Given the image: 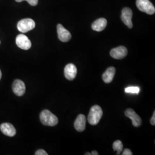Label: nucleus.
I'll list each match as a JSON object with an SVG mask.
<instances>
[{
    "instance_id": "obj_1",
    "label": "nucleus",
    "mask_w": 155,
    "mask_h": 155,
    "mask_svg": "<svg viewBox=\"0 0 155 155\" xmlns=\"http://www.w3.org/2000/svg\"><path fill=\"white\" fill-rule=\"evenodd\" d=\"M41 122L46 126L54 127L58 123V117L48 110L42 111L40 114Z\"/></svg>"
},
{
    "instance_id": "obj_2",
    "label": "nucleus",
    "mask_w": 155,
    "mask_h": 155,
    "mask_svg": "<svg viewBox=\"0 0 155 155\" xmlns=\"http://www.w3.org/2000/svg\"><path fill=\"white\" fill-rule=\"evenodd\" d=\"M103 115V111L100 106L94 105L91 107L89 115L88 121L91 125H96L100 122Z\"/></svg>"
},
{
    "instance_id": "obj_3",
    "label": "nucleus",
    "mask_w": 155,
    "mask_h": 155,
    "mask_svg": "<svg viewBox=\"0 0 155 155\" xmlns=\"http://www.w3.org/2000/svg\"><path fill=\"white\" fill-rule=\"evenodd\" d=\"M136 6L140 11L145 12L147 14L152 15L155 13V6L150 0H137Z\"/></svg>"
},
{
    "instance_id": "obj_4",
    "label": "nucleus",
    "mask_w": 155,
    "mask_h": 155,
    "mask_svg": "<svg viewBox=\"0 0 155 155\" xmlns=\"http://www.w3.org/2000/svg\"><path fill=\"white\" fill-rule=\"evenodd\" d=\"M35 27V22L31 18H24L20 20L17 24L18 30L22 32L26 33L32 30Z\"/></svg>"
},
{
    "instance_id": "obj_5",
    "label": "nucleus",
    "mask_w": 155,
    "mask_h": 155,
    "mask_svg": "<svg viewBox=\"0 0 155 155\" xmlns=\"http://www.w3.org/2000/svg\"><path fill=\"white\" fill-rule=\"evenodd\" d=\"M16 45L19 48L24 50H28L31 47L32 43L28 37L23 34H20L16 39Z\"/></svg>"
},
{
    "instance_id": "obj_6",
    "label": "nucleus",
    "mask_w": 155,
    "mask_h": 155,
    "mask_svg": "<svg viewBox=\"0 0 155 155\" xmlns=\"http://www.w3.org/2000/svg\"><path fill=\"white\" fill-rule=\"evenodd\" d=\"M133 16V12L131 9L129 8H125L122 9L121 14V20L129 28L133 27V23L132 21V18Z\"/></svg>"
},
{
    "instance_id": "obj_7",
    "label": "nucleus",
    "mask_w": 155,
    "mask_h": 155,
    "mask_svg": "<svg viewBox=\"0 0 155 155\" xmlns=\"http://www.w3.org/2000/svg\"><path fill=\"white\" fill-rule=\"evenodd\" d=\"M125 116L132 120V124L135 127H139L142 124V120L140 117L132 109H127L125 111Z\"/></svg>"
},
{
    "instance_id": "obj_8",
    "label": "nucleus",
    "mask_w": 155,
    "mask_h": 155,
    "mask_svg": "<svg viewBox=\"0 0 155 155\" xmlns=\"http://www.w3.org/2000/svg\"><path fill=\"white\" fill-rule=\"evenodd\" d=\"M57 32L58 38L62 42H67L71 39V35L61 24H59L57 26Z\"/></svg>"
},
{
    "instance_id": "obj_9",
    "label": "nucleus",
    "mask_w": 155,
    "mask_h": 155,
    "mask_svg": "<svg viewBox=\"0 0 155 155\" xmlns=\"http://www.w3.org/2000/svg\"><path fill=\"white\" fill-rule=\"evenodd\" d=\"M110 56L116 59H122L127 54V50L124 46H120L111 50Z\"/></svg>"
},
{
    "instance_id": "obj_10",
    "label": "nucleus",
    "mask_w": 155,
    "mask_h": 155,
    "mask_svg": "<svg viewBox=\"0 0 155 155\" xmlns=\"http://www.w3.org/2000/svg\"><path fill=\"white\" fill-rule=\"evenodd\" d=\"M12 89L15 94L18 97H21L25 92V85L22 81L16 79L13 82Z\"/></svg>"
},
{
    "instance_id": "obj_11",
    "label": "nucleus",
    "mask_w": 155,
    "mask_h": 155,
    "mask_svg": "<svg viewBox=\"0 0 155 155\" xmlns=\"http://www.w3.org/2000/svg\"><path fill=\"white\" fill-rule=\"evenodd\" d=\"M64 76L69 81L74 80L77 74V68L76 66L72 63L67 64L64 67Z\"/></svg>"
},
{
    "instance_id": "obj_12",
    "label": "nucleus",
    "mask_w": 155,
    "mask_h": 155,
    "mask_svg": "<svg viewBox=\"0 0 155 155\" xmlns=\"http://www.w3.org/2000/svg\"><path fill=\"white\" fill-rule=\"evenodd\" d=\"M0 129L3 134L9 137H13L16 134L15 127L10 123L2 124L0 125Z\"/></svg>"
},
{
    "instance_id": "obj_13",
    "label": "nucleus",
    "mask_w": 155,
    "mask_h": 155,
    "mask_svg": "<svg viewBox=\"0 0 155 155\" xmlns=\"http://www.w3.org/2000/svg\"><path fill=\"white\" fill-rule=\"evenodd\" d=\"M86 118L83 114H79L75 122L74 127L78 132H82L85 130L86 128Z\"/></svg>"
},
{
    "instance_id": "obj_14",
    "label": "nucleus",
    "mask_w": 155,
    "mask_h": 155,
    "mask_svg": "<svg viewBox=\"0 0 155 155\" xmlns=\"http://www.w3.org/2000/svg\"><path fill=\"white\" fill-rule=\"evenodd\" d=\"M116 74V68L114 67H109L102 75V79L106 83H110L113 81Z\"/></svg>"
},
{
    "instance_id": "obj_15",
    "label": "nucleus",
    "mask_w": 155,
    "mask_h": 155,
    "mask_svg": "<svg viewBox=\"0 0 155 155\" xmlns=\"http://www.w3.org/2000/svg\"><path fill=\"white\" fill-rule=\"evenodd\" d=\"M107 25V20L104 18H100L95 21L92 24V29L97 32L102 31Z\"/></svg>"
},
{
    "instance_id": "obj_16",
    "label": "nucleus",
    "mask_w": 155,
    "mask_h": 155,
    "mask_svg": "<svg viewBox=\"0 0 155 155\" xmlns=\"http://www.w3.org/2000/svg\"><path fill=\"white\" fill-rule=\"evenodd\" d=\"M113 150L117 152V155H120L123 150V144L120 140H117L113 144Z\"/></svg>"
},
{
    "instance_id": "obj_17",
    "label": "nucleus",
    "mask_w": 155,
    "mask_h": 155,
    "mask_svg": "<svg viewBox=\"0 0 155 155\" xmlns=\"http://www.w3.org/2000/svg\"><path fill=\"white\" fill-rule=\"evenodd\" d=\"M140 91V89L137 86H130L125 89V92L127 93L138 94Z\"/></svg>"
},
{
    "instance_id": "obj_18",
    "label": "nucleus",
    "mask_w": 155,
    "mask_h": 155,
    "mask_svg": "<svg viewBox=\"0 0 155 155\" xmlns=\"http://www.w3.org/2000/svg\"><path fill=\"white\" fill-rule=\"evenodd\" d=\"M23 1H27L31 6H36L38 4V0H16L17 2H21Z\"/></svg>"
},
{
    "instance_id": "obj_19",
    "label": "nucleus",
    "mask_w": 155,
    "mask_h": 155,
    "mask_svg": "<svg viewBox=\"0 0 155 155\" xmlns=\"http://www.w3.org/2000/svg\"><path fill=\"white\" fill-rule=\"evenodd\" d=\"M35 155H48V153L45 151V150H39L36 152L35 153Z\"/></svg>"
},
{
    "instance_id": "obj_20",
    "label": "nucleus",
    "mask_w": 155,
    "mask_h": 155,
    "mask_svg": "<svg viewBox=\"0 0 155 155\" xmlns=\"http://www.w3.org/2000/svg\"><path fill=\"white\" fill-rule=\"evenodd\" d=\"M122 155H132L133 153L132 152V151L129 149H125L123 153H122Z\"/></svg>"
},
{
    "instance_id": "obj_21",
    "label": "nucleus",
    "mask_w": 155,
    "mask_h": 155,
    "mask_svg": "<svg viewBox=\"0 0 155 155\" xmlns=\"http://www.w3.org/2000/svg\"><path fill=\"white\" fill-rule=\"evenodd\" d=\"M150 124L153 125V126H155V111L153 112V116L152 117L151 119H150Z\"/></svg>"
},
{
    "instance_id": "obj_22",
    "label": "nucleus",
    "mask_w": 155,
    "mask_h": 155,
    "mask_svg": "<svg viewBox=\"0 0 155 155\" xmlns=\"http://www.w3.org/2000/svg\"><path fill=\"white\" fill-rule=\"evenodd\" d=\"M91 154L93 155H98V152L96 151V150H93V151L91 152Z\"/></svg>"
},
{
    "instance_id": "obj_23",
    "label": "nucleus",
    "mask_w": 155,
    "mask_h": 155,
    "mask_svg": "<svg viewBox=\"0 0 155 155\" xmlns=\"http://www.w3.org/2000/svg\"><path fill=\"white\" fill-rule=\"evenodd\" d=\"M1 77H2V73H1V71L0 70V79H1Z\"/></svg>"
},
{
    "instance_id": "obj_24",
    "label": "nucleus",
    "mask_w": 155,
    "mask_h": 155,
    "mask_svg": "<svg viewBox=\"0 0 155 155\" xmlns=\"http://www.w3.org/2000/svg\"><path fill=\"white\" fill-rule=\"evenodd\" d=\"M91 154L90 153H85V155H91Z\"/></svg>"
},
{
    "instance_id": "obj_25",
    "label": "nucleus",
    "mask_w": 155,
    "mask_h": 155,
    "mask_svg": "<svg viewBox=\"0 0 155 155\" xmlns=\"http://www.w3.org/2000/svg\"><path fill=\"white\" fill-rule=\"evenodd\" d=\"M0 43H1V41H0Z\"/></svg>"
}]
</instances>
